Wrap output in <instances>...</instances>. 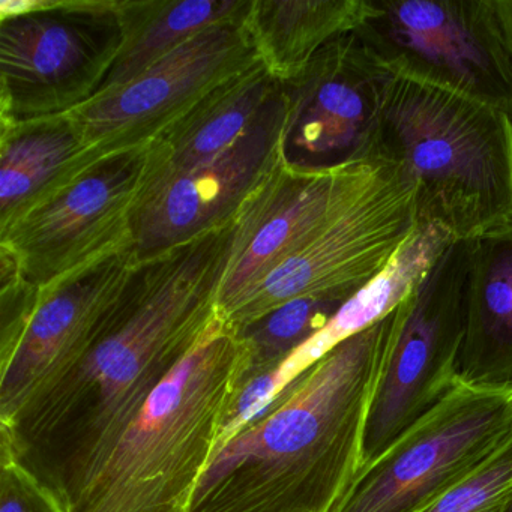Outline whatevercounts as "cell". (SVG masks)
Listing matches in <instances>:
<instances>
[{
    "label": "cell",
    "instance_id": "cell-3",
    "mask_svg": "<svg viewBox=\"0 0 512 512\" xmlns=\"http://www.w3.org/2000/svg\"><path fill=\"white\" fill-rule=\"evenodd\" d=\"M368 160L412 182L418 230L472 241L512 223V118L496 107L392 76Z\"/></svg>",
    "mask_w": 512,
    "mask_h": 512
},
{
    "label": "cell",
    "instance_id": "cell-8",
    "mask_svg": "<svg viewBox=\"0 0 512 512\" xmlns=\"http://www.w3.org/2000/svg\"><path fill=\"white\" fill-rule=\"evenodd\" d=\"M512 439V388L458 379L353 482L335 512H422Z\"/></svg>",
    "mask_w": 512,
    "mask_h": 512
},
{
    "label": "cell",
    "instance_id": "cell-26",
    "mask_svg": "<svg viewBox=\"0 0 512 512\" xmlns=\"http://www.w3.org/2000/svg\"><path fill=\"white\" fill-rule=\"evenodd\" d=\"M497 11L512 61V0H497Z\"/></svg>",
    "mask_w": 512,
    "mask_h": 512
},
{
    "label": "cell",
    "instance_id": "cell-9",
    "mask_svg": "<svg viewBox=\"0 0 512 512\" xmlns=\"http://www.w3.org/2000/svg\"><path fill=\"white\" fill-rule=\"evenodd\" d=\"M416 233L415 187L397 166L383 163L359 196L223 320L238 331L298 296L367 286Z\"/></svg>",
    "mask_w": 512,
    "mask_h": 512
},
{
    "label": "cell",
    "instance_id": "cell-27",
    "mask_svg": "<svg viewBox=\"0 0 512 512\" xmlns=\"http://www.w3.org/2000/svg\"><path fill=\"white\" fill-rule=\"evenodd\" d=\"M500 512H512V491L509 493L508 499H506L505 503H503Z\"/></svg>",
    "mask_w": 512,
    "mask_h": 512
},
{
    "label": "cell",
    "instance_id": "cell-14",
    "mask_svg": "<svg viewBox=\"0 0 512 512\" xmlns=\"http://www.w3.org/2000/svg\"><path fill=\"white\" fill-rule=\"evenodd\" d=\"M139 262L134 244L127 245L41 289L19 343L0 356V424L106 335Z\"/></svg>",
    "mask_w": 512,
    "mask_h": 512
},
{
    "label": "cell",
    "instance_id": "cell-15",
    "mask_svg": "<svg viewBox=\"0 0 512 512\" xmlns=\"http://www.w3.org/2000/svg\"><path fill=\"white\" fill-rule=\"evenodd\" d=\"M286 113L281 83L280 94L262 118L232 148L146 191L133 227L139 260L187 244L235 220L248 197L281 161Z\"/></svg>",
    "mask_w": 512,
    "mask_h": 512
},
{
    "label": "cell",
    "instance_id": "cell-25",
    "mask_svg": "<svg viewBox=\"0 0 512 512\" xmlns=\"http://www.w3.org/2000/svg\"><path fill=\"white\" fill-rule=\"evenodd\" d=\"M0 512L61 511L16 461L0 458Z\"/></svg>",
    "mask_w": 512,
    "mask_h": 512
},
{
    "label": "cell",
    "instance_id": "cell-10",
    "mask_svg": "<svg viewBox=\"0 0 512 512\" xmlns=\"http://www.w3.org/2000/svg\"><path fill=\"white\" fill-rule=\"evenodd\" d=\"M259 64L245 20L214 26L71 115L98 161L148 148L211 92Z\"/></svg>",
    "mask_w": 512,
    "mask_h": 512
},
{
    "label": "cell",
    "instance_id": "cell-20",
    "mask_svg": "<svg viewBox=\"0 0 512 512\" xmlns=\"http://www.w3.org/2000/svg\"><path fill=\"white\" fill-rule=\"evenodd\" d=\"M371 11V0H253L245 25L260 62L286 83L326 44L355 31Z\"/></svg>",
    "mask_w": 512,
    "mask_h": 512
},
{
    "label": "cell",
    "instance_id": "cell-5",
    "mask_svg": "<svg viewBox=\"0 0 512 512\" xmlns=\"http://www.w3.org/2000/svg\"><path fill=\"white\" fill-rule=\"evenodd\" d=\"M122 46L119 0L0 2V125L85 106L103 88Z\"/></svg>",
    "mask_w": 512,
    "mask_h": 512
},
{
    "label": "cell",
    "instance_id": "cell-22",
    "mask_svg": "<svg viewBox=\"0 0 512 512\" xmlns=\"http://www.w3.org/2000/svg\"><path fill=\"white\" fill-rule=\"evenodd\" d=\"M364 287L298 296L235 331L247 349L245 386L277 370L295 350L319 334Z\"/></svg>",
    "mask_w": 512,
    "mask_h": 512
},
{
    "label": "cell",
    "instance_id": "cell-12",
    "mask_svg": "<svg viewBox=\"0 0 512 512\" xmlns=\"http://www.w3.org/2000/svg\"><path fill=\"white\" fill-rule=\"evenodd\" d=\"M391 79L353 32L326 44L296 79L283 83L284 163L326 172L370 161Z\"/></svg>",
    "mask_w": 512,
    "mask_h": 512
},
{
    "label": "cell",
    "instance_id": "cell-18",
    "mask_svg": "<svg viewBox=\"0 0 512 512\" xmlns=\"http://www.w3.org/2000/svg\"><path fill=\"white\" fill-rule=\"evenodd\" d=\"M280 89L281 83L260 62L211 92L148 146L143 194L232 148L262 118Z\"/></svg>",
    "mask_w": 512,
    "mask_h": 512
},
{
    "label": "cell",
    "instance_id": "cell-16",
    "mask_svg": "<svg viewBox=\"0 0 512 512\" xmlns=\"http://www.w3.org/2000/svg\"><path fill=\"white\" fill-rule=\"evenodd\" d=\"M449 242L437 230H418L391 265L346 302L319 334L302 344L277 370L248 383L221 434V448L242 428L260 418L290 383L326 353L394 310Z\"/></svg>",
    "mask_w": 512,
    "mask_h": 512
},
{
    "label": "cell",
    "instance_id": "cell-6",
    "mask_svg": "<svg viewBox=\"0 0 512 512\" xmlns=\"http://www.w3.org/2000/svg\"><path fill=\"white\" fill-rule=\"evenodd\" d=\"M472 241L449 242L398 304V320L371 398L362 469L458 382Z\"/></svg>",
    "mask_w": 512,
    "mask_h": 512
},
{
    "label": "cell",
    "instance_id": "cell-1",
    "mask_svg": "<svg viewBox=\"0 0 512 512\" xmlns=\"http://www.w3.org/2000/svg\"><path fill=\"white\" fill-rule=\"evenodd\" d=\"M235 236L236 218L140 260L106 335L0 424V458L59 511L70 512L155 389L223 320L218 293Z\"/></svg>",
    "mask_w": 512,
    "mask_h": 512
},
{
    "label": "cell",
    "instance_id": "cell-21",
    "mask_svg": "<svg viewBox=\"0 0 512 512\" xmlns=\"http://www.w3.org/2000/svg\"><path fill=\"white\" fill-rule=\"evenodd\" d=\"M253 0H119L124 46L98 95L115 91L214 26L247 19Z\"/></svg>",
    "mask_w": 512,
    "mask_h": 512
},
{
    "label": "cell",
    "instance_id": "cell-17",
    "mask_svg": "<svg viewBox=\"0 0 512 512\" xmlns=\"http://www.w3.org/2000/svg\"><path fill=\"white\" fill-rule=\"evenodd\" d=\"M98 163L71 113L0 125V232Z\"/></svg>",
    "mask_w": 512,
    "mask_h": 512
},
{
    "label": "cell",
    "instance_id": "cell-4",
    "mask_svg": "<svg viewBox=\"0 0 512 512\" xmlns=\"http://www.w3.org/2000/svg\"><path fill=\"white\" fill-rule=\"evenodd\" d=\"M247 349L224 320L155 389L70 512H188L244 391Z\"/></svg>",
    "mask_w": 512,
    "mask_h": 512
},
{
    "label": "cell",
    "instance_id": "cell-13",
    "mask_svg": "<svg viewBox=\"0 0 512 512\" xmlns=\"http://www.w3.org/2000/svg\"><path fill=\"white\" fill-rule=\"evenodd\" d=\"M382 167V161H362L308 172L281 158L236 215L235 244L218 293L221 319L305 247Z\"/></svg>",
    "mask_w": 512,
    "mask_h": 512
},
{
    "label": "cell",
    "instance_id": "cell-11",
    "mask_svg": "<svg viewBox=\"0 0 512 512\" xmlns=\"http://www.w3.org/2000/svg\"><path fill=\"white\" fill-rule=\"evenodd\" d=\"M148 176V148L103 158L35 211L0 232L35 286H49L133 242Z\"/></svg>",
    "mask_w": 512,
    "mask_h": 512
},
{
    "label": "cell",
    "instance_id": "cell-23",
    "mask_svg": "<svg viewBox=\"0 0 512 512\" xmlns=\"http://www.w3.org/2000/svg\"><path fill=\"white\" fill-rule=\"evenodd\" d=\"M512 491V439L422 512H493Z\"/></svg>",
    "mask_w": 512,
    "mask_h": 512
},
{
    "label": "cell",
    "instance_id": "cell-7",
    "mask_svg": "<svg viewBox=\"0 0 512 512\" xmlns=\"http://www.w3.org/2000/svg\"><path fill=\"white\" fill-rule=\"evenodd\" d=\"M353 31L392 76L481 101L512 118V61L497 0H371Z\"/></svg>",
    "mask_w": 512,
    "mask_h": 512
},
{
    "label": "cell",
    "instance_id": "cell-24",
    "mask_svg": "<svg viewBox=\"0 0 512 512\" xmlns=\"http://www.w3.org/2000/svg\"><path fill=\"white\" fill-rule=\"evenodd\" d=\"M41 289L23 275L16 256L0 245V356L8 355L28 328Z\"/></svg>",
    "mask_w": 512,
    "mask_h": 512
},
{
    "label": "cell",
    "instance_id": "cell-2",
    "mask_svg": "<svg viewBox=\"0 0 512 512\" xmlns=\"http://www.w3.org/2000/svg\"><path fill=\"white\" fill-rule=\"evenodd\" d=\"M397 320L398 305L290 383L215 455L188 512H335L361 473Z\"/></svg>",
    "mask_w": 512,
    "mask_h": 512
},
{
    "label": "cell",
    "instance_id": "cell-19",
    "mask_svg": "<svg viewBox=\"0 0 512 512\" xmlns=\"http://www.w3.org/2000/svg\"><path fill=\"white\" fill-rule=\"evenodd\" d=\"M458 379L512 388V223L475 239Z\"/></svg>",
    "mask_w": 512,
    "mask_h": 512
}]
</instances>
